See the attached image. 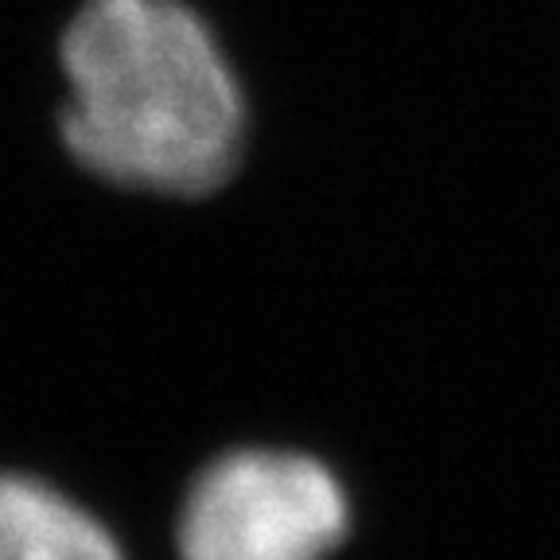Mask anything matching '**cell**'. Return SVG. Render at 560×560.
Wrapping results in <instances>:
<instances>
[{"label":"cell","mask_w":560,"mask_h":560,"mask_svg":"<svg viewBox=\"0 0 560 560\" xmlns=\"http://www.w3.org/2000/svg\"><path fill=\"white\" fill-rule=\"evenodd\" d=\"M62 140L82 167L156 195L219 191L245 102L210 27L179 0H86L62 35Z\"/></svg>","instance_id":"6da1fadb"},{"label":"cell","mask_w":560,"mask_h":560,"mask_svg":"<svg viewBox=\"0 0 560 560\" xmlns=\"http://www.w3.org/2000/svg\"><path fill=\"white\" fill-rule=\"evenodd\" d=\"M350 534V499L315 455L237 447L191 482L179 560H331Z\"/></svg>","instance_id":"7a4b0ae2"},{"label":"cell","mask_w":560,"mask_h":560,"mask_svg":"<svg viewBox=\"0 0 560 560\" xmlns=\"http://www.w3.org/2000/svg\"><path fill=\"white\" fill-rule=\"evenodd\" d=\"M0 560H125L97 517L27 475H0Z\"/></svg>","instance_id":"3957f363"}]
</instances>
